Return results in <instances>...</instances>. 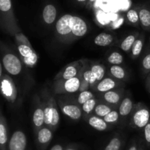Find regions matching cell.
<instances>
[{"mask_svg":"<svg viewBox=\"0 0 150 150\" xmlns=\"http://www.w3.org/2000/svg\"><path fill=\"white\" fill-rule=\"evenodd\" d=\"M107 60L111 65H120L124 62V57L118 51H114L108 56Z\"/></svg>","mask_w":150,"mask_h":150,"instance_id":"30","label":"cell"},{"mask_svg":"<svg viewBox=\"0 0 150 150\" xmlns=\"http://www.w3.org/2000/svg\"><path fill=\"white\" fill-rule=\"evenodd\" d=\"M144 42L145 35L144 33H142L141 35H139V38H137V40H136V42L133 44V47H132L130 52H131V57L133 59H135L138 58L139 57L141 53L142 52V50H143Z\"/></svg>","mask_w":150,"mask_h":150,"instance_id":"25","label":"cell"},{"mask_svg":"<svg viewBox=\"0 0 150 150\" xmlns=\"http://www.w3.org/2000/svg\"><path fill=\"white\" fill-rule=\"evenodd\" d=\"M114 42V36L111 34L102 32L95 37L94 39V43L98 46L105 47L111 45Z\"/></svg>","mask_w":150,"mask_h":150,"instance_id":"23","label":"cell"},{"mask_svg":"<svg viewBox=\"0 0 150 150\" xmlns=\"http://www.w3.org/2000/svg\"><path fill=\"white\" fill-rule=\"evenodd\" d=\"M35 106L32 114V125L34 133H35L45 126V113H44L43 103L40 98L37 96L35 98Z\"/></svg>","mask_w":150,"mask_h":150,"instance_id":"9","label":"cell"},{"mask_svg":"<svg viewBox=\"0 0 150 150\" xmlns=\"http://www.w3.org/2000/svg\"><path fill=\"white\" fill-rule=\"evenodd\" d=\"M122 85L123 83L121 81L117 80L112 77H105L96 85L93 91L98 94H103L122 87Z\"/></svg>","mask_w":150,"mask_h":150,"instance_id":"13","label":"cell"},{"mask_svg":"<svg viewBox=\"0 0 150 150\" xmlns=\"http://www.w3.org/2000/svg\"><path fill=\"white\" fill-rule=\"evenodd\" d=\"M98 100L96 98H93V99L89 100L87 102L85 103L84 104H83L81 105L83 115L85 116V117L90 116L92 112H93L94 110H95V107H96L97 104H98Z\"/></svg>","mask_w":150,"mask_h":150,"instance_id":"29","label":"cell"},{"mask_svg":"<svg viewBox=\"0 0 150 150\" xmlns=\"http://www.w3.org/2000/svg\"><path fill=\"white\" fill-rule=\"evenodd\" d=\"M109 74L110 76L117 80L126 81L127 79V73L124 67H121L120 65H111L109 68Z\"/></svg>","mask_w":150,"mask_h":150,"instance_id":"22","label":"cell"},{"mask_svg":"<svg viewBox=\"0 0 150 150\" xmlns=\"http://www.w3.org/2000/svg\"><path fill=\"white\" fill-rule=\"evenodd\" d=\"M138 147H139V142H137L136 140H133L127 150H138Z\"/></svg>","mask_w":150,"mask_h":150,"instance_id":"38","label":"cell"},{"mask_svg":"<svg viewBox=\"0 0 150 150\" xmlns=\"http://www.w3.org/2000/svg\"><path fill=\"white\" fill-rule=\"evenodd\" d=\"M57 17V10L52 4H48L44 8L42 12V18L47 24H52L55 21Z\"/></svg>","mask_w":150,"mask_h":150,"instance_id":"26","label":"cell"},{"mask_svg":"<svg viewBox=\"0 0 150 150\" xmlns=\"http://www.w3.org/2000/svg\"><path fill=\"white\" fill-rule=\"evenodd\" d=\"M93 98H95V96L93 94V92L89 90L83 91V92H80L79 97H78V104H79L80 105H82L85 103L87 102L88 100H89L91 99H93Z\"/></svg>","mask_w":150,"mask_h":150,"instance_id":"31","label":"cell"},{"mask_svg":"<svg viewBox=\"0 0 150 150\" xmlns=\"http://www.w3.org/2000/svg\"><path fill=\"white\" fill-rule=\"evenodd\" d=\"M127 18L128 21L134 26H138V23L140 21L139 13L135 10H130L127 12Z\"/></svg>","mask_w":150,"mask_h":150,"instance_id":"34","label":"cell"},{"mask_svg":"<svg viewBox=\"0 0 150 150\" xmlns=\"http://www.w3.org/2000/svg\"><path fill=\"white\" fill-rule=\"evenodd\" d=\"M11 0H0V10L1 12L8 11L11 10Z\"/></svg>","mask_w":150,"mask_h":150,"instance_id":"37","label":"cell"},{"mask_svg":"<svg viewBox=\"0 0 150 150\" xmlns=\"http://www.w3.org/2000/svg\"><path fill=\"white\" fill-rule=\"evenodd\" d=\"M146 89L150 94V73L146 76Z\"/></svg>","mask_w":150,"mask_h":150,"instance_id":"39","label":"cell"},{"mask_svg":"<svg viewBox=\"0 0 150 150\" xmlns=\"http://www.w3.org/2000/svg\"><path fill=\"white\" fill-rule=\"evenodd\" d=\"M120 115L119 114L118 109H116L112 111L111 112H110L108 115L105 116V117H103V120L108 123L110 125H115L117 123H118L119 120H120Z\"/></svg>","mask_w":150,"mask_h":150,"instance_id":"32","label":"cell"},{"mask_svg":"<svg viewBox=\"0 0 150 150\" xmlns=\"http://www.w3.org/2000/svg\"><path fill=\"white\" fill-rule=\"evenodd\" d=\"M95 0H90V1H95Z\"/></svg>","mask_w":150,"mask_h":150,"instance_id":"44","label":"cell"},{"mask_svg":"<svg viewBox=\"0 0 150 150\" xmlns=\"http://www.w3.org/2000/svg\"><path fill=\"white\" fill-rule=\"evenodd\" d=\"M145 143L143 141H139V147L138 150H145Z\"/></svg>","mask_w":150,"mask_h":150,"instance_id":"40","label":"cell"},{"mask_svg":"<svg viewBox=\"0 0 150 150\" xmlns=\"http://www.w3.org/2000/svg\"><path fill=\"white\" fill-rule=\"evenodd\" d=\"M64 150H78L75 147H72V146H70V147H67V149H65Z\"/></svg>","mask_w":150,"mask_h":150,"instance_id":"42","label":"cell"},{"mask_svg":"<svg viewBox=\"0 0 150 150\" xmlns=\"http://www.w3.org/2000/svg\"><path fill=\"white\" fill-rule=\"evenodd\" d=\"M90 68L92 71L90 88L93 90L96 85L105 78V68L103 64L97 62H90Z\"/></svg>","mask_w":150,"mask_h":150,"instance_id":"15","label":"cell"},{"mask_svg":"<svg viewBox=\"0 0 150 150\" xmlns=\"http://www.w3.org/2000/svg\"><path fill=\"white\" fill-rule=\"evenodd\" d=\"M1 92L3 97L9 103H14L17 99L18 90L13 79L7 74L1 76Z\"/></svg>","mask_w":150,"mask_h":150,"instance_id":"8","label":"cell"},{"mask_svg":"<svg viewBox=\"0 0 150 150\" xmlns=\"http://www.w3.org/2000/svg\"><path fill=\"white\" fill-rule=\"evenodd\" d=\"M14 38H15V40H16V42L25 44V45H29V46H31V45H32V44H31V42H29V40H28V38H26V37L25 36V35H23V33H22V32L18 33L17 35H15Z\"/></svg>","mask_w":150,"mask_h":150,"instance_id":"36","label":"cell"},{"mask_svg":"<svg viewBox=\"0 0 150 150\" xmlns=\"http://www.w3.org/2000/svg\"><path fill=\"white\" fill-rule=\"evenodd\" d=\"M8 127L7 120L0 111V150H8Z\"/></svg>","mask_w":150,"mask_h":150,"instance_id":"17","label":"cell"},{"mask_svg":"<svg viewBox=\"0 0 150 150\" xmlns=\"http://www.w3.org/2000/svg\"><path fill=\"white\" fill-rule=\"evenodd\" d=\"M45 113V126L54 131L57 130L60 122L58 105L56 99L51 95L47 97L42 101Z\"/></svg>","mask_w":150,"mask_h":150,"instance_id":"1","label":"cell"},{"mask_svg":"<svg viewBox=\"0 0 150 150\" xmlns=\"http://www.w3.org/2000/svg\"><path fill=\"white\" fill-rule=\"evenodd\" d=\"M149 44H150V37H149Z\"/></svg>","mask_w":150,"mask_h":150,"instance_id":"45","label":"cell"},{"mask_svg":"<svg viewBox=\"0 0 150 150\" xmlns=\"http://www.w3.org/2000/svg\"><path fill=\"white\" fill-rule=\"evenodd\" d=\"M81 87V71L76 77L64 80H54L52 84L53 92L56 95H67L79 92Z\"/></svg>","mask_w":150,"mask_h":150,"instance_id":"5","label":"cell"},{"mask_svg":"<svg viewBox=\"0 0 150 150\" xmlns=\"http://www.w3.org/2000/svg\"><path fill=\"white\" fill-rule=\"evenodd\" d=\"M123 142L120 136H115L109 141L103 150H121Z\"/></svg>","mask_w":150,"mask_h":150,"instance_id":"28","label":"cell"},{"mask_svg":"<svg viewBox=\"0 0 150 150\" xmlns=\"http://www.w3.org/2000/svg\"><path fill=\"white\" fill-rule=\"evenodd\" d=\"M89 62L87 59H81L67 64L56 75L54 80H59V79L67 80L76 77L83 66Z\"/></svg>","mask_w":150,"mask_h":150,"instance_id":"6","label":"cell"},{"mask_svg":"<svg viewBox=\"0 0 150 150\" xmlns=\"http://www.w3.org/2000/svg\"><path fill=\"white\" fill-rule=\"evenodd\" d=\"M134 105L135 104L133 103L131 98L128 96L125 97L118 108V111L120 117L123 118V117H126L131 114L133 108H134Z\"/></svg>","mask_w":150,"mask_h":150,"instance_id":"20","label":"cell"},{"mask_svg":"<svg viewBox=\"0 0 150 150\" xmlns=\"http://www.w3.org/2000/svg\"><path fill=\"white\" fill-rule=\"evenodd\" d=\"M27 139L24 132L16 130L13 133L8 143V150H26Z\"/></svg>","mask_w":150,"mask_h":150,"instance_id":"14","label":"cell"},{"mask_svg":"<svg viewBox=\"0 0 150 150\" xmlns=\"http://www.w3.org/2000/svg\"><path fill=\"white\" fill-rule=\"evenodd\" d=\"M78 1H86V0H78Z\"/></svg>","mask_w":150,"mask_h":150,"instance_id":"43","label":"cell"},{"mask_svg":"<svg viewBox=\"0 0 150 150\" xmlns=\"http://www.w3.org/2000/svg\"><path fill=\"white\" fill-rule=\"evenodd\" d=\"M124 89L122 87L118 88L105 93L100 94L99 100L118 108L121 102L124 99Z\"/></svg>","mask_w":150,"mask_h":150,"instance_id":"10","label":"cell"},{"mask_svg":"<svg viewBox=\"0 0 150 150\" xmlns=\"http://www.w3.org/2000/svg\"><path fill=\"white\" fill-rule=\"evenodd\" d=\"M50 150H64L63 146L60 144H55L54 146H53L51 147V149Z\"/></svg>","mask_w":150,"mask_h":150,"instance_id":"41","label":"cell"},{"mask_svg":"<svg viewBox=\"0 0 150 150\" xmlns=\"http://www.w3.org/2000/svg\"><path fill=\"white\" fill-rule=\"evenodd\" d=\"M87 31L88 27L86 22L79 16H73V29H72L73 41L84 36L87 33Z\"/></svg>","mask_w":150,"mask_h":150,"instance_id":"16","label":"cell"},{"mask_svg":"<svg viewBox=\"0 0 150 150\" xmlns=\"http://www.w3.org/2000/svg\"><path fill=\"white\" fill-rule=\"evenodd\" d=\"M141 25L144 30L150 32V10L146 8L141 9L139 13Z\"/></svg>","mask_w":150,"mask_h":150,"instance_id":"27","label":"cell"},{"mask_svg":"<svg viewBox=\"0 0 150 150\" xmlns=\"http://www.w3.org/2000/svg\"><path fill=\"white\" fill-rule=\"evenodd\" d=\"M1 64L5 71H7L11 76H18L22 71L23 62L20 57L16 54L10 51L7 48H4L1 42Z\"/></svg>","mask_w":150,"mask_h":150,"instance_id":"2","label":"cell"},{"mask_svg":"<svg viewBox=\"0 0 150 150\" xmlns=\"http://www.w3.org/2000/svg\"><path fill=\"white\" fill-rule=\"evenodd\" d=\"M87 122L89 123V125L91 127H93L95 130H98V131H105V130H108L109 127H111V125H108L103 120V118L98 117V116L95 115V114L89 116Z\"/></svg>","mask_w":150,"mask_h":150,"instance_id":"19","label":"cell"},{"mask_svg":"<svg viewBox=\"0 0 150 150\" xmlns=\"http://www.w3.org/2000/svg\"><path fill=\"white\" fill-rule=\"evenodd\" d=\"M144 138L146 147L150 149V121L144 128Z\"/></svg>","mask_w":150,"mask_h":150,"instance_id":"35","label":"cell"},{"mask_svg":"<svg viewBox=\"0 0 150 150\" xmlns=\"http://www.w3.org/2000/svg\"><path fill=\"white\" fill-rule=\"evenodd\" d=\"M150 121V110L143 103L135 104L130 114V126L133 129L142 130Z\"/></svg>","mask_w":150,"mask_h":150,"instance_id":"3","label":"cell"},{"mask_svg":"<svg viewBox=\"0 0 150 150\" xmlns=\"http://www.w3.org/2000/svg\"><path fill=\"white\" fill-rule=\"evenodd\" d=\"M116 109H118V108L112 106V105H108V104L105 103L103 101L98 100V104H97L96 107L94 110V114H95V115L98 116V117L103 118L105 116L108 115L110 112Z\"/></svg>","mask_w":150,"mask_h":150,"instance_id":"21","label":"cell"},{"mask_svg":"<svg viewBox=\"0 0 150 150\" xmlns=\"http://www.w3.org/2000/svg\"><path fill=\"white\" fill-rule=\"evenodd\" d=\"M63 114L73 120H79L83 116L81 105L73 103L59 100L58 102Z\"/></svg>","mask_w":150,"mask_h":150,"instance_id":"11","label":"cell"},{"mask_svg":"<svg viewBox=\"0 0 150 150\" xmlns=\"http://www.w3.org/2000/svg\"><path fill=\"white\" fill-rule=\"evenodd\" d=\"M16 43L22 62L28 67H35L38 62V56L32 45L29 46L18 42H16Z\"/></svg>","mask_w":150,"mask_h":150,"instance_id":"7","label":"cell"},{"mask_svg":"<svg viewBox=\"0 0 150 150\" xmlns=\"http://www.w3.org/2000/svg\"><path fill=\"white\" fill-rule=\"evenodd\" d=\"M53 131L49 127L44 126L35 133L36 145L40 150H45L49 146L53 139Z\"/></svg>","mask_w":150,"mask_h":150,"instance_id":"12","label":"cell"},{"mask_svg":"<svg viewBox=\"0 0 150 150\" xmlns=\"http://www.w3.org/2000/svg\"><path fill=\"white\" fill-rule=\"evenodd\" d=\"M142 64L143 73L147 76L150 73V49H148L147 53L143 57Z\"/></svg>","mask_w":150,"mask_h":150,"instance_id":"33","label":"cell"},{"mask_svg":"<svg viewBox=\"0 0 150 150\" xmlns=\"http://www.w3.org/2000/svg\"><path fill=\"white\" fill-rule=\"evenodd\" d=\"M91 75H92V71H91L90 61H89L81 70V87L79 92L89 90L90 88Z\"/></svg>","mask_w":150,"mask_h":150,"instance_id":"18","label":"cell"},{"mask_svg":"<svg viewBox=\"0 0 150 150\" xmlns=\"http://www.w3.org/2000/svg\"><path fill=\"white\" fill-rule=\"evenodd\" d=\"M73 16L66 14L62 16L56 23V35L59 40L64 43L73 42Z\"/></svg>","mask_w":150,"mask_h":150,"instance_id":"4","label":"cell"},{"mask_svg":"<svg viewBox=\"0 0 150 150\" xmlns=\"http://www.w3.org/2000/svg\"><path fill=\"white\" fill-rule=\"evenodd\" d=\"M140 34L139 32H135V33L130 34V35H127L120 43V48L122 50L125 52H130L131 51L132 47H133V44L136 42L137 38H139Z\"/></svg>","mask_w":150,"mask_h":150,"instance_id":"24","label":"cell"}]
</instances>
